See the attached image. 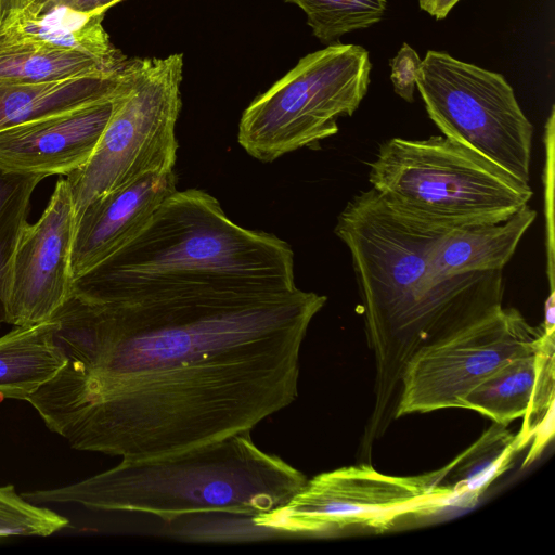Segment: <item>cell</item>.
Listing matches in <instances>:
<instances>
[{
  "label": "cell",
  "mask_w": 555,
  "mask_h": 555,
  "mask_svg": "<svg viewBox=\"0 0 555 555\" xmlns=\"http://www.w3.org/2000/svg\"><path fill=\"white\" fill-rule=\"evenodd\" d=\"M326 297L193 294L53 315L67 362L27 401L80 451L144 461L250 431L298 395L299 354Z\"/></svg>",
  "instance_id": "cell-1"
},
{
  "label": "cell",
  "mask_w": 555,
  "mask_h": 555,
  "mask_svg": "<svg viewBox=\"0 0 555 555\" xmlns=\"http://www.w3.org/2000/svg\"><path fill=\"white\" fill-rule=\"evenodd\" d=\"M444 231L398 215L372 188L352 196L337 218L334 232L350 251L375 362L363 447L396 417L409 361L503 307V271L447 278L435 270L430 253Z\"/></svg>",
  "instance_id": "cell-2"
},
{
  "label": "cell",
  "mask_w": 555,
  "mask_h": 555,
  "mask_svg": "<svg viewBox=\"0 0 555 555\" xmlns=\"http://www.w3.org/2000/svg\"><path fill=\"white\" fill-rule=\"evenodd\" d=\"M294 253L276 235L232 221L212 195L176 191L129 244L74 281L73 296L114 304L193 294L295 289Z\"/></svg>",
  "instance_id": "cell-3"
},
{
  "label": "cell",
  "mask_w": 555,
  "mask_h": 555,
  "mask_svg": "<svg viewBox=\"0 0 555 555\" xmlns=\"http://www.w3.org/2000/svg\"><path fill=\"white\" fill-rule=\"evenodd\" d=\"M250 431L170 456L121 460L68 486L22 493L34 504L78 503L102 511L135 512L165 521L194 514H228L255 524L284 508L308 478L261 450Z\"/></svg>",
  "instance_id": "cell-4"
},
{
  "label": "cell",
  "mask_w": 555,
  "mask_h": 555,
  "mask_svg": "<svg viewBox=\"0 0 555 555\" xmlns=\"http://www.w3.org/2000/svg\"><path fill=\"white\" fill-rule=\"evenodd\" d=\"M369 166L391 210L442 230L503 221L533 195L528 182L444 135L389 139Z\"/></svg>",
  "instance_id": "cell-5"
},
{
  "label": "cell",
  "mask_w": 555,
  "mask_h": 555,
  "mask_svg": "<svg viewBox=\"0 0 555 555\" xmlns=\"http://www.w3.org/2000/svg\"><path fill=\"white\" fill-rule=\"evenodd\" d=\"M372 64L361 46L335 42L298 63L242 114L237 141L253 157L272 162L338 132L364 99Z\"/></svg>",
  "instance_id": "cell-6"
},
{
  "label": "cell",
  "mask_w": 555,
  "mask_h": 555,
  "mask_svg": "<svg viewBox=\"0 0 555 555\" xmlns=\"http://www.w3.org/2000/svg\"><path fill=\"white\" fill-rule=\"evenodd\" d=\"M183 54L134 59L126 90L89 160L66 176L77 216L94 199L150 172L171 171Z\"/></svg>",
  "instance_id": "cell-7"
},
{
  "label": "cell",
  "mask_w": 555,
  "mask_h": 555,
  "mask_svg": "<svg viewBox=\"0 0 555 555\" xmlns=\"http://www.w3.org/2000/svg\"><path fill=\"white\" fill-rule=\"evenodd\" d=\"M438 481L439 469L392 476L365 464L341 467L308 479L284 508L255 525L285 535L383 532L401 520L456 505L453 493Z\"/></svg>",
  "instance_id": "cell-8"
},
{
  "label": "cell",
  "mask_w": 555,
  "mask_h": 555,
  "mask_svg": "<svg viewBox=\"0 0 555 555\" xmlns=\"http://www.w3.org/2000/svg\"><path fill=\"white\" fill-rule=\"evenodd\" d=\"M416 88L442 135L529 183L533 126L502 74L429 50Z\"/></svg>",
  "instance_id": "cell-9"
},
{
  "label": "cell",
  "mask_w": 555,
  "mask_h": 555,
  "mask_svg": "<svg viewBox=\"0 0 555 555\" xmlns=\"http://www.w3.org/2000/svg\"><path fill=\"white\" fill-rule=\"evenodd\" d=\"M546 331L515 308L482 320L418 351L406 364L396 417L460 408L474 388L511 360L532 353Z\"/></svg>",
  "instance_id": "cell-10"
},
{
  "label": "cell",
  "mask_w": 555,
  "mask_h": 555,
  "mask_svg": "<svg viewBox=\"0 0 555 555\" xmlns=\"http://www.w3.org/2000/svg\"><path fill=\"white\" fill-rule=\"evenodd\" d=\"M77 214L66 178L22 232L0 288L2 320L14 326L49 321L73 295Z\"/></svg>",
  "instance_id": "cell-11"
},
{
  "label": "cell",
  "mask_w": 555,
  "mask_h": 555,
  "mask_svg": "<svg viewBox=\"0 0 555 555\" xmlns=\"http://www.w3.org/2000/svg\"><path fill=\"white\" fill-rule=\"evenodd\" d=\"M554 340L555 332L546 331L538 350L501 366L467 393L460 406L502 425L522 417L516 434L521 450L531 442L524 466L541 454L554 435Z\"/></svg>",
  "instance_id": "cell-12"
},
{
  "label": "cell",
  "mask_w": 555,
  "mask_h": 555,
  "mask_svg": "<svg viewBox=\"0 0 555 555\" xmlns=\"http://www.w3.org/2000/svg\"><path fill=\"white\" fill-rule=\"evenodd\" d=\"M128 82L114 96L1 130L0 167L46 177L67 176L81 168L94 152Z\"/></svg>",
  "instance_id": "cell-13"
},
{
  "label": "cell",
  "mask_w": 555,
  "mask_h": 555,
  "mask_svg": "<svg viewBox=\"0 0 555 555\" xmlns=\"http://www.w3.org/2000/svg\"><path fill=\"white\" fill-rule=\"evenodd\" d=\"M176 191L173 170L150 172L91 202L77 216L72 255L74 281L134 240Z\"/></svg>",
  "instance_id": "cell-14"
},
{
  "label": "cell",
  "mask_w": 555,
  "mask_h": 555,
  "mask_svg": "<svg viewBox=\"0 0 555 555\" xmlns=\"http://www.w3.org/2000/svg\"><path fill=\"white\" fill-rule=\"evenodd\" d=\"M535 217L537 211L527 204L500 222L444 231L431 248L433 266L447 278L503 271Z\"/></svg>",
  "instance_id": "cell-15"
},
{
  "label": "cell",
  "mask_w": 555,
  "mask_h": 555,
  "mask_svg": "<svg viewBox=\"0 0 555 555\" xmlns=\"http://www.w3.org/2000/svg\"><path fill=\"white\" fill-rule=\"evenodd\" d=\"M105 13H82L55 7L41 13L28 10L0 37V50L39 46L77 51L119 69L129 59L111 41L103 26Z\"/></svg>",
  "instance_id": "cell-16"
},
{
  "label": "cell",
  "mask_w": 555,
  "mask_h": 555,
  "mask_svg": "<svg viewBox=\"0 0 555 555\" xmlns=\"http://www.w3.org/2000/svg\"><path fill=\"white\" fill-rule=\"evenodd\" d=\"M133 59L116 73L30 83L0 78V131L44 115L94 103L120 93Z\"/></svg>",
  "instance_id": "cell-17"
},
{
  "label": "cell",
  "mask_w": 555,
  "mask_h": 555,
  "mask_svg": "<svg viewBox=\"0 0 555 555\" xmlns=\"http://www.w3.org/2000/svg\"><path fill=\"white\" fill-rule=\"evenodd\" d=\"M49 321L14 326L0 337V400H26L53 378L67 359Z\"/></svg>",
  "instance_id": "cell-18"
},
{
  "label": "cell",
  "mask_w": 555,
  "mask_h": 555,
  "mask_svg": "<svg viewBox=\"0 0 555 555\" xmlns=\"http://www.w3.org/2000/svg\"><path fill=\"white\" fill-rule=\"evenodd\" d=\"M521 450L507 425L493 423L466 450L439 468V485L449 489L456 505L474 504L488 486L503 474Z\"/></svg>",
  "instance_id": "cell-19"
},
{
  "label": "cell",
  "mask_w": 555,
  "mask_h": 555,
  "mask_svg": "<svg viewBox=\"0 0 555 555\" xmlns=\"http://www.w3.org/2000/svg\"><path fill=\"white\" fill-rule=\"evenodd\" d=\"M125 67L115 69L89 55L65 49L16 46L0 50V78L20 82L41 83L107 75Z\"/></svg>",
  "instance_id": "cell-20"
},
{
  "label": "cell",
  "mask_w": 555,
  "mask_h": 555,
  "mask_svg": "<svg viewBox=\"0 0 555 555\" xmlns=\"http://www.w3.org/2000/svg\"><path fill=\"white\" fill-rule=\"evenodd\" d=\"M304 11L307 24L321 42L331 44L345 34L377 24L387 0H284Z\"/></svg>",
  "instance_id": "cell-21"
},
{
  "label": "cell",
  "mask_w": 555,
  "mask_h": 555,
  "mask_svg": "<svg viewBox=\"0 0 555 555\" xmlns=\"http://www.w3.org/2000/svg\"><path fill=\"white\" fill-rule=\"evenodd\" d=\"M46 178L0 167V288L17 241L28 224L33 193Z\"/></svg>",
  "instance_id": "cell-22"
},
{
  "label": "cell",
  "mask_w": 555,
  "mask_h": 555,
  "mask_svg": "<svg viewBox=\"0 0 555 555\" xmlns=\"http://www.w3.org/2000/svg\"><path fill=\"white\" fill-rule=\"evenodd\" d=\"M68 524L67 518L17 494L12 485L0 487V538L46 537L62 530Z\"/></svg>",
  "instance_id": "cell-23"
},
{
  "label": "cell",
  "mask_w": 555,
  "mask_h": 555,
  "mask_svg": "<svg viewBox=\"0 0 555 555\" xmlns=\"http://www.w3.org/2000/svg\"><path fill=\"white\" fill-rule=\"evenodd\" d=\"M421 57L408 43H403L397 55L389 62L390 79L395 92L408 102H413L416 87V75L421 66Z\"/></svg>",
  "instance_id": "cell-24"
},
{
  "label": "cell",
  "mask_w": 555,
  "mask_h": 555,
  "mask_svg": "<svg viewBox=\"0 0 555 555\" xmlns=\"http://www.w3.org/2000/svg\"><path fill=\"white\" fill-rule=\"evenodd\" d=\"M122 0H29L28 9L41 13L55 7H66L82 13H106Z\"/></svg>",
  "instance_id": "cell-25"
},
{
  "label": "cell",
  "mask_w": 555,
  "mask_h": 555,
  "mask_svg": "<svg viewBox=\"0 0 555 555\" xmlns=\"http://www.w3.org/2000/svg\"><path fill=\"white\" fill-rule=\"evenodd\" d=\"M29 0H0V37L24 14Z\"/></svg>",
  "instance_id": "cell-26"
},
{
  "label": "cell",
  "mask_w": 555,
  "mask_h": 555,
  "mask_svg": "<svg viewBox=\"0 0 555 555\" xmlns=\"http://www.w3.org/2000/svg\"><path fill=\"white\" fill-rule=\"evenodd\" d=\"M420 9L436 20H443L460 0H417Z\"/></svg>",
  "instance_id": "cell-27"
},
{
  "label": "cell",
  "mask_w": 555,
  "mask_h": 555,
  "mask_svg": "<svg viewBox=\"0 0 555 555\" xmlns=\"http://www.w3.org/2000/svg\"><path fill=\"white\" fill-rule=\"evenodd\" d=\"M542 326L547 332H555L554 324V292L553 289L550 293L548 298L545 301V315Z\"/></svg>",
  "instance_id": "cell-28"
}]
</instances>
